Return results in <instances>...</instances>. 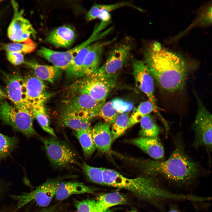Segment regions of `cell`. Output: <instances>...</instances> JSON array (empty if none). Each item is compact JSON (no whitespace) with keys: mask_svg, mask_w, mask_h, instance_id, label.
I'll return each mask as SVG.
<instances>
[{"mask_svg":"<svg viewBox=\"0 0 212 212\" xmlns=\"http://www.w3.org/2000/svg\"><path fill=\"white\" fill-rule=\"evenodd\" d=\"M145 58V63L161 88L170 92L183 88L188 70L185 61L180 55L155 42L147 50Z\"/></svg>","mask_w":212,"mask_h":212,"instance_id":"cell-1","label":"cell"},{"mask_svg":"<svg viewBox=\"0 0 212 212\" xmlns=\"http://www.w3.org/2000/svg\"><path fill=\"white\" fill-rule=\"evenodd\" d=\"M139 163L145 175L152 177L160 175L179 184L191 183L200 172L198 165L188 157L180 145L165 161L143 159L140 160Z\"/></svg>","mask_w":212,"mask_h":212,"instance_id":"cell-2","label":"cell"},{"mask_svg":"<svg viewBox=\"0 0 212 212\" xmlns=\"http://www.w3.org/2000/svg\"><path fill=\"white\" fill-rule=\"evenodd\" d=\"M102 170L104 185L126 189L142 200L156 203L162 200L184 198L183 194L174 193L163 188L154 177L145 175L130 178L113 170L102 168Z\"/></svg>","mask_w":212,"mask_h":212,"instance_id":"cell-3","label":"cell"},{"mask_svg":"<svg viewBox=\"0 0 212 212\" xmlns=\"http://www.w3.org/2000/svg\"><path fill=\"white\" fill-rule=\"evenodd\" d=\"M34 119L30 112L20 109L4 99L0 100V119L28 137L37 134L33 126Z\"/></svg>","mask_w":212,"mask_h":212,"instance_id":"cell-4","label":"cell"},{"mask_svg":"<svg viewBox=\"0 0 212 212\" xmlns=\"http://www.w3.org/2000/svg\"><path fill=\"white\" fill-rule=\"evenodd\" d=\"M107 34L106 31L102 32L100 28L97 26L87 40L70 49L65 51H57L42 47L38 50L37 54L55 67L60 70H66L74 57L82 49Z\"/></svg>","mask_w":212,"mask_h":212,"instance_id":"cell-5","label":"cell"},{"mask_svg":"<svg viewBox=\"0 0 212 212\" xmlns=\"http://www.w3.org/2000/svg\"><path fill=\"white\" fill-rule=\"evenodd\" d=\"M117 75L110 77L91 75L75 82L72 90L78 93L87 94L95 100L104 102L115 85Z\"/></svg>","mask_w":212,"mask_h":212,"instance_id":"cell-6","label":"cell"},{"mask_svg":"<svg viewBox=\"0 0 212 212\" xmlns=\"http://www.w3.org/2000/svg\"><path fill=\"white\" fill-rule=\"evenodd\" d=\"M40 139L44 145L47 156L54 166L62 168L78 163L75 153L65 143L53 136Z\"/></svg>","mask_w":212,"mask_h":212,"instance_id":"cell-7","label":"cell"},{"mask_svg":"<svg viewBox=\"0 0 212 212\" xmlns=\"http://www.w3.org/2000/svg\"><path fill=\"white\" fill-rule=\"evenodd\" d=\"M71 177H73L68 176L52 179L41 184L32 191L11 197L17 201V209L33 200L39 206L46 207L55 196L59 183L64 179Z\"/></svg>","mask_w":212,"mask_h":212,"instance_id":"cell-8","label":"cell"},{"mask_svg":"<svg viewBox=\"0 0 212 212\" xmlns=\"http://www.w3.org/2000/svg\"><path fill=\"white\" fill-rule=\"evenodd\" d=\"M193 124L195 133L194 146L205 147L211 151L212 148V117L211 113L199 100Z\"/></svg>","mask_w":212,"mask_h":212,"instance_id":"cell-9","label":"cell"},{"mask_svg":"<svg viewBox=\"0 0 212 212\" xmlns=\"http://www.w3.org/2000/svg\"><path fill=\"white\" fill-rule=\"evenodd\" d=\"M131 50V45L128 42L118 45L110 52L105 62L92 75L105 77L116 75L128 61Z\"/></svg>","mask_w":212,"mask_h":212,"instance_id":"cell-10","label":"cell"},{"mask_svg":"<svg viewBox=\"0 0 212 212\" xmlns=\"http://www.w3.org/2000/svg\"><path fill=\"white\" fill-rule=\"evenodd\" d=\"M11 3L14 13L7 29L8 37L14 42H21L31 36L35 37L36 32L29 21L23 16V10H19L18 4L15 1H12Z\"/></svg>","mask_w":212,"mask_h":212,"instance_id":"cell-11","label":"cell"},{"mask_svg":"<svg viewBox=\"0 0 212 212\" xmlns=\"http://www.w3.org/2000/svg\"><path fill=\"white\" fill-rule=\"evenodd\" d=\"M24 80L25 103L31 112L32 110L44 105L50 94L47 91L44 81L35 75H27Z\"/></svg>","mask_w":212,"mask_h":212,"instance_id":"cell-12","label":"cell"},{"mask_svg":"<svg viewBox=\"0 0 212 212\" xmlns=\"http://www.w3.org/2000/svg\"><path fill=\"white\" fill-rule=\"evenodd\" d=\"M132 66L136 85L146 95L149 101L157 106L154 78L148 66L143 61L134 59L132 60Z\"/></svg>","mask_w":212,"mask_h":212,"instance_id":"cell-13","label":"cell"},{"mask_svg":"<svg viewBox=\"0 0 212 212\" xmlns=\"http://www.w3.org/2000/svg\"><path fill=\"white\" fill-rule=\"evenodd\" d=\"M105 102L96 101L87 94L78 92L65 101L63 111L85 113L93 118L97 117Z\"/></svg>","mask_w":212,"mask_h":212,"instance_id":"cell-14","label":"cell"},{"mask_svg":"<svg viewBox=\"0 0 212 212\" xmlns=\"http://www.w3.org/2000/svg\"><path fill=\"white\" fill-rule=\"evenodd\" d=\"M6 78L5 93L7 98L16 107L31 113L25 103L24 78L16 74L7 75Z\"/></svg>","mask_w":212,"mask_h":212,"instance_id":"cell-15","label":"cell"},{"mask_svg":"<svg viewBox=\"0 0 212 212\" xmlns=\"http://www.w3.org/2000/svg\"><path fill=\"white\" fill-rule=\"evenodd\" d=\"M134 107L131 102L119 98L113 99L103 104L97 117L103 119L110 125L120 114L129 112Z\"/></svg>","mask_w":212,"mask_h":212,"instance_id":"cell-16","label":"cell"},{"mask_svg":"<svg viewBox=\"0 0 212 212\" xmlns=\"http://www.w3.org/2000/svg\"><path fill=\"white\" fill-rule=\"evenodd\" d=\"M113 39L103 42H95L86 55L82 68L83 77L92 75L99 67L105 47L112 43Z\"/></svg>","mask_w":212,"mask_h":212,"instance_id":"cell-17","label":"cell"},{"mask_svg":"<svg viewBox=\"0 0 212 212\" xmlns=\"http://www.w3.org/2000/svg\"><path fill=\"white\" fill-rule=\"evenodd\" d=\"M91 133L95 147L102 153H109L112 142L110 125L105 121L99 122L91 130Z\"/></svg>","mask_w":212,"mask_h":212,"instance_id":"cell-18","label":"cell"},{"mask_svg":"<svg viewBox=\"0 0 212 212\" xmlns=\"http://www.w3.org/2000/svg\"><path fill=\"white\" fill-rule=\"evenodd\" d=\"M92 118L83 113L63 111L60 117L61 125L76 131L79 130L91 131L90 121Z\"/></svg>","mask_w":212,"mask_h":212,"instance_id":"cell-19","label":"cell"},{"mask_svg":"<svg viewBox=\"0 0 212 212\" xmlns=\"http://www.w3.org/2000/svg\"><path fill=\"white\" fill-rule=\"evenodd\" d=\"M75 38L74 30L69 26H63L52 31L45 40L56 47L67 48L72 44Z\"/></svg>","mask_w":212,"mask_h":212,"instance_id":"cell-20","label":"cell"},{"mask_svg":"<svg viewBox=\"0 0 212 212\" xmlns=\"http://www.w3.org/2000/svg\"><path fill=\"white\" fill-rule=\"evenodd\" d=\"M96 190L82 182L62 181L59 184L55 196L57 200L61 201L74 194L93 193Z\"/></svg>","mask_w":212,"mask_h":212,"instance_id":"cell-21","label":"cell"},{"mask_svg":"<svg viewBox=\"0 0 212 212\" xmlns=\"http://www.w3.org/2000/svg\"><path fill=\"white\" fill-rule=\"evenodd\" d=\"M130 142L155 159L163 158L164 148L158 138L140 137L131 140Z\"/></svg>","mask_w":212,"mask_h":212,"instance_id":"cell-22","label":"cell"},{"mask_svg":"<svg viewBox=\"0 0 212 212\" xmlns=\"http://www.w3.org/2000/svg\"><path fill=\"white\" fill-rule=\"evenodd\" d=\"M25 63L33 70L37 77L51 83L54 82L61 73V70L54 66L41 64L32 61L26 62Z\"/></svg>","mask_w":212,"mask_h":212,"instance_id":"cell-23","label":"cell"},{"mask_svg":"<svg viewBox=\"0 0 212 212\" xmlns=\"http://www.w3.org/2000/svg\"><path fill=\"white\" fill-rule=\"evenodd\" d=\"M96 201L98 212H109L108 210L110 208L127 203L125 197L116 192L102 195L99 197Z\"/></svg>","mask_w":212,"mask_h":212,"instance_id":"cell-24","label":"cell"},{"mask_svg":"<svg viewBox=\"0 0 212 212\" xmlns=\"http://www.w3.org/2000/svg\"><path fill=\"white\" fill-rule=\"evenodd\" d=\"M93 43L82 49L74 57L66 70L68 76L75 77H83L82 68L84 61L86 55L92 47Z\"/></svg>","mask_w":212,"mask_h":212,"instance_id":"cell-25","label":"cell"},{"mask_svg":"<svg viewBox=\"0 0 212 212\" xmlns=\"http://www.w3.org/2000/svg\"><path fill=\"white\" fill-rule=\"evenodd\" d=\"M140 122V129L139 133L141 137L158 138L160 129L151 116L148 115L143 116Z\"/></svg>","mask_w":212,"mask_h":212,"instance_id":"cell-26","label":"cell"},{"mask_svg":"<svg viewBox=\"0 0 212 212\" xmlns=\"http://www.w3.org/2000/svg\"><path fill=\"white\" fill-rule=\"evenodd\" d=\"M158 109L157 106L149 100L141 102L130 116L129 127L140 122L143 116L153 112L157 111Z\"/></svg>","mask_w":212,"mask_h":212,"instance_id":"cell-27","label":"cell"},{"mask_svg":"<svg viewBox=\"0 0 212 212\" xmlns=\"http://www.w3.org/2000/svg\"><path fill=\"white\" fill-rule=\"evenodd\" d=\"M75 134L81 145L85 156L87 158L91 156L96 148L92 139L91 131L79 130L75 131Z\"/></svg>","mask_w":212,"mask_h":212,"instance_id":"cell-28","label":"cell"},{"mask_svg":"<svg viewBox=\"0 0 212 212\" xmlns=\"http://www.w3.org/2000/svg\"><path fill=\"white\" fill-rule=\"evenodd\" d=\"M129 112L119 115L112 124L111 129L112 142L122 136L129 127Z\"/></svg>","mask_w":212,"mask_h":212,"instance_id":"cell-29","label":"cell"},{"mask_svg":"<svg viewBox=\"0 0 212 212\" xmlns=\"http://www.w3.org/2000/svg\"><path fill=\"white\" fill-rule=\"evenodd\" d=\"M31 112L34 118H36L38 124L44 131L51 136L56 137L53 129L50 125L44 105L32 110Z\"/></svg>","mask_w":212,"mask_h":212,"instance_id":"cell-30","label":"cell"},{"mask_svg":"<svg viewBox=\"0 0 212 212\" xmlns=\"http://www.w3.org/2000/svg\"><path fill=\"white\" fill-rule=\"evenodd\" d=\"M37 46L36 43L30 38L23 42L4 44L2 48L7 52H14L21 54L31 53L35 49Z\"/></svg>","mask_w":212,"mask_h":212,"instance_id":"cell-31","label":"cell"},{"mask_svg":"<svg viewBox=\"0 0 212 212\" xmlns=\"http://www.w3.org/2000/svg\"><path fill=\"white\" fill-rule=\"evenodd\" d=\"M18 142L16 137L8 136L0 132V160L9 156L16 147Z\"/></svg>","mask_w":212,"mask_h":212,"instance_id":"cell-32","label":"cell"},{"mask_svg":"<svg viewBox=\"0 0 212 212\" xmlns=\"http://www.w3.org/2000/svg\"><path fill=\"white\" fill-rule=\"evenodd\" d=\"M80 165L85 174L91 182L99 185H104L102 168L91 166L84 162H83Z\"/></svg>","mask_w":212,"mask_h":212,"instance_id":"cell-33","label":"cell"},{"mask_svg":"<svg viewBox=\"0 0 212 212\" xmlns=\"http://www.w3.org/2000/svg\"><path fill=\"white\" fill-rule=\"evenodd\" d=\"M74 202L77 212H98L97 201L95 200H75Z\"/></svg>","mask_w":212,"mask_h":212,"instance_id":"cell-34","label":"cell"},{"mask_svg":"<svg viewBox=\"0 0 212 212\" xmlns=\"http://www.w3.org/2000/svg\"><path fill=\"white\" fill-rule=\"evenodd\" d=\"M6 57L8 60L13 64L18 65L24 62L23 55L14 52H7Z\"/></svg>","mask_w":212,"mask_h":212,"instance_id":"cell-35","label":"cell"},{"mask_svg":"<svg viewBox=\"0 0 212 212\" xmlns=\"http://www.w3.org/2000/svg\"><path fill=\"white\" fill-rule=\"evenodd\" d=\"M211 6H208L201 16V24H210L211 23L212 18Z\"/></svg>","mask_w":212,"mask_h":212,"instance_id":"cell-36","label":"cell"},{"mask_svg":"<svg viewBox=\"0 0 212 212\" xmlns=\"http://www.w3.org/2000/svg\"><path fill=\"white\" fill-rule=\"evenodd\" d=\"M40 212H64L59 205H54L44 208Z\"/></svg>","mask_w":212,"mask_h":212,"instance_id":"cell-37","label":"cell"},{"mask_svg":"<svg viewBox=\"0 0 212 212\" xmlns=\"http://www.w3.org/2000/svg\"><path fill=\"white\" fill-rule=\"evenodd\" d=\"M6 98L7 97L5 92L3 91L0 87V100L4 99Z\"/></svg>","mask_w":212,"mask_h":212,"instance_id":"cell-38","label":"cell"},{"mask_svg":"<svg viewBox=\"0 0 212 212\" xmlns=\"http://www.w3.org/2000/svg\"><path fill=\"white\" fill-rule=\"evenodd\" d=\"M168 212H180L176 208L173 207L171 208Z\"/></svg>","mask_w":212,"mask_h":212,"instance_id":"cell-39","label":"cell"},{"mask_svg":"<svg viewBox=\"0 0 212 212\" xmlns=\"http://www.w3.org/2000/svg\"><path fill=\"white\" fill-rule=\"evenodd\" d=\"M130 212H138L136 210H131Z\"/></svg>","mask_w":212,"mask_h":212,"instance_id":"cell-40","label":"cell"},{"mask_svg":"<svg viewBox=\"0 0 212 212\" xmlns=\"http://www.w3.org/2000/svg\"><path fill=\"white\" fill-rule=\"evenodd\" d=\"M1 1H1V0H0V2Z\"/></svg>","mask_w":212,"mask_h":212,"instance_id":"cell-41","label":"cell"}]
</instances>
